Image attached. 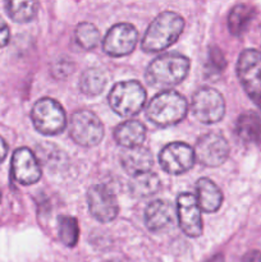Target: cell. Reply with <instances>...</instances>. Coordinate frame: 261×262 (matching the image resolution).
<instances>
[{"instance_id": "obj_10", "label": "cell", "mask_w": 261, "mask_h": 262, "mask_svg": "<svg viewBox=\"0 0 261 262\" xmlns=\"http://www.w3.org/2000/svg\"><path fill=\"white\" fill-rule=\"evenodd\" d=\"M87 202L92 216L101 223L113 222L119 211L114 192L104 184H96L89 189Z\"/></svg>"}, {"instance_id": "obj_18", "label": "cell", "mask_w": 261, "mask_h": 262, "mask_svg": "<svg viewBox=\"0 0 261 262\" xmlns=\"http://www.w3.org/2000/svg\"><path fill=\"white\" fill-rule=\"evenodd\" d=\"M114 138L127 148L140 147L146 138V128L138 120H128L115 128Z\"/></svg>"}, {"instance_id": "obj_33", "label": "cell", "mask_w": 261, "mask_h": 262, "mask_svg": "<svg viewBox=\"0 0 261 262\" xmlns=\"http://www.w3.org/2000/svg\"><path fill=\"white\" fill-rule=\"evenodd\" d=\"M0 201H2V193H0Z\"/></svg>"}, {"instance_id": "obj_23", "label": "cell", "mask_w": 261, "mask_h": 262, "mask_svg": "<svg viewBox=\"0 0 261 262\" xmlns=\"http://www.w3.org/2000/svg\"><path fill=\"white\" fill-rule=\"evenodd\" d=\"M5 9L14 22L26 23L36 17L38 4L36 2H8Z\"/></svg>"}, {"instance_id": "obj_26", "label": "cell", "mask_w": 261, "mask_h": 262, "mask_svg": "<svg viewBox=\"0 0 261 262\" xmlns=\"http://www.w3.org/2000/svg\"><path fill=\"white\" fill-rule=\"evenodd\" d=\"M209 61L212 66V68L217 72L223 71V69L225 68V66H227V61H225L224 55H223V53L217 48L210 49Z\"/></svg>"}, {"instance_id": "obj_7", "label": "cell", "mask_w": 261, "mask_h": 262, "mask_svg": "<svg viewBox=\"0 0 261 262\" xmlns=\"http://www.w3.org/2000/svg\"><path fill=\"white\" fill-rule=\"evenodd\" d=\"M69 135L77 145L92 147L104 137V125L92 112L79 110L72 115Z\"/></svg>"}, {"instance_id": "obj_19", "label": "cell", "mask_w": 261, "mask_h": 262, "mask_svg": "<svg viewBox=\"0 0 261 262\" xmlns=\"http://www.w3.org/2000/svg\"><path fill=\"white\" fill-rule=\"evenodd\" d=\"M235 133L245 143L260 145L261 143V120L255 113H245L241 115L235 124Z\"/></svg>"}, {"instance_id": "obj_11", "label": "cell", "mask_w": 261, "mask_h": 262, "mask_svg": "<svg viewBox=\"0 0 261 262\" xmlns=\"http://www.w3.org/2000/svg\"><path fill=\"white\" fill-rule=\"evenodd\" d=\"M159 161L164 171L173 176H179L188 171L193 166L194 151L187 143H169L160 151Z\"/></svg>"}, {"instance_id": "obj_22", "label": "cell", "mask_w": 261, "mask_h": 262, "mask_svg": "<svg viewBox=\"0 0 261 262\" xmlns=\"http://www.w3.org/2000/svg\"><path fill=\"white\" fill-rule=\"evenodd\" d=\"M160 188V179L154 173L140 174L137 177H133L129 183V189L133 196L136 197H148Z\"/></svg>"}, {"instance_id": "obj_13", "label": "cell", "mask_w": 261, "mask_h": 262, "mask_svg": "<svg viewBox=\"0 0 261 262\" xmlns=\"http://www.w3.org/2000/svg\"><path fill=\"white\" fill-rule=\"evenodd\" d=\"M177 212L181 229L187 237L197 238L202 234L201 209L194 194L181 193L177 200Z\"/></svg>"}, {"instance_id": "obj_4", "label": "cell", "mask_w": 261, "mask_h": 262, "mask_svg": "<svg viewBox=\"0 0 261 262\" xmlns=\"http://www.w3.org/2000/svg\"><path fill=\"white\" fill-rule=\"evenodd\" d=\"M146 102V90L140 82H119L109 94L110 107L120 117H133L141 112Z\"/></svg>"}, {"instance_id": "obj_8", "label": "cell", "mask_w": 261, "mask_h": 262, "mask_svg": "<svg viewBox=\"0 0 261 262\" xmlns=\"http://www.w3.org/2000/svg\"><path fill=\"white\" fill-rule=\"evenodd\" d=\"M192 113L199 122L214 124L224 117L225 102L219 91L211 87L200 89L192 99Z\"/></svg>"}, {"instance_id": "obj_9", "label": "cell", "mask_w": 261, "mask_h": 262, "mask_svg": "<svg viewBox=\"0 0 261 262\" xmlns=\"http://www.w3.org/2000/svg\"><path fill=\"white\" fill-rule=\"evenodd\" d=\"M138 32L135 26L129 23L114 25L102 41V49L105 53L114 58L125 56L130 54L137 43Z\"/></svg>"}, {"instance_id": "obj_28", "label": "cell", "mask_w": 261, "mask_h": 262, "mask_svg": "<svg viewBox=\"0 0 261 262\" xmlns=\"http://www.w3.org/2000/svg\"><path fill=\"white\" fill-rule=\"evenodd\" d=\"M71 60H59L58 63H56V67L53 69L54 73H56L58 72V74H56V77H59V78H63V77L68 76V74H71L72 72L67 71V69H64V66H67V64L69 63Z\"/></svg>"}, {"instance_id": "obj_6", "label": "cell", "mask_w": 261, "mask_h": 262, "mask_svg": "<svg viewBox=\"0 0 261 262\" xmlns=\"http://www.w3.org/2000/svg\"><path fill=\"white\" fill-rule=\"evenodd\" d=\"M237 74L250 99L261 109V53L253 49L242 51L237 61Z\"/></svg>"}, {"instance_id": "obj_25", "label": "cell", "mask_w": 261, "mask_h": 262, "mask_svg": "<svg viewBox=\"0 0 261 262\" xmlns=\"http://www.w3.org/2000/svg\"><path fill=\"white\" fill-rule=\"evenodd\" d=\"M76 40L84 50H92L100 42V32L92 23L82 22L76 28Z\"/></svg>"}, {"instance_id": "obj_24", "label": "cell", "mask_w": 261, "mask_h": 262, "mask_svg": "<svg viewBox=\"0 0 261 262\" xmlns=\"http://www.w3.org/2000/svg\"><path fill=\"white\" fill-rule=\"evenodd\" d=\"M59 239L67 247H74L79 238V227L77 219L72 216H60L58 219Z\"/></svg>"}, {"instance_id": "obj_5", "label": "cell", "mask_w": 261, "mask_h": 262, "mask_svg": "<svg viewBox=\"0 0 261 262\" xmlns=\"http://www.w3.org/2000/svg\"><path fill=\"white\" fill-rule=\"evenodd\" d=\"M31 119L36 129L45 136L59 135L63 132L67 124L63 106L50 97L40 99L33 105Z\"/></svg>"}, {"instance_id": "obj_21", "label": "cell", "mask_w": 261, "mask_h": 262, "mask_svg": "<svg viewBox=\"0 0 261 262\" xmlns=\"http://www.w3.org/2000/svg\"><path fill=\"white\" fill-rule=\"evenodd\" d=\"M255 17V9L247 4H237L230 10L228 17V27L232 35H242Z\"/></svg>"}, {"instance_id": "obj_2", "label": "cell", "mask_w": 261, "mask_h": 262, "mask_svg": "<svg viewBox=\"0 0 261 262\" xmlns=\"http://www.w3.org/2000/svg\"><path fill=\"white\" fill-rule=\"evenodd\" d=\"M189 60L178 53H168L154 59L146 71L148 84L156 89L177 86L187 77Z\"/></svg>"}, {"instance_id": "obj_1", "label": "cell", "mask_w": 261, "mask_h": 262, "mask_svg": "<svg viewBox=\"0 0 261 262\" xmlns=\"http://www.w3.org/2000/svg\"><path fill=\"white\" fill-rule=\"evenodd\" d=\"M183 27L184 20L178 13L170 10L160 13L148 26L141 42V48L146 53L165 50L178 40Z\"/></svg>"}, {"instance_id": "obj_12", "label": "cell", "mask_w": 261, "mask_h": 262, "mask_svg": "<svg viewBox=\"0 0 261 262\" xmlns=\"http://www.w3.org/2000/svg\"><path fill=\"white\" fill-rule=\"evenodd\" d=\"M194 156L205 166H219L229 156L228 141L219 133H207L196 143Z\"/></svg>"}, {"instance_id": "obj_15", "label": "cell", "mask_w": 261, "mask_h": 262, "mask_svg": "<svg viewBox=\"0 0 261 262\" xmlns=\"http://www.w3.org/2000/svg\"><path fill=\"white\" fill-rule=\"evenodd\" d=\"M153 163L154 159L151 155V151L148 148L142 147V146L125 148L120 154V164H122L123 169L133 177L148 173L151 166H153Z\"/></svg>"}, {"instance_id": "obj_3", "label": "cell", "mask_w": 261, "mask_h": 262, "mask_svg": "<svg viewBox=\"0 0 261 262\" xmlns=\"http://www.w3.org/2000/svg\"><path fill=\"white\" fill-rule=\"evenodd\" d=\"M187 110L186 99L178 92L168 90L151 99L146 107V117L159 127H170L184 119Z\"/></svg>"}, {"instance_id": "obj_16", "label": "cell", "mask_w": 261, "mask_h": 262, "mask_svg": "<svg viewBox=\"0 0 261 262\" xmlns=\"http://www.w3.org/2000/svg\"><path fill=\"white\" fill-rule=\"evenodd\" d=\"M174 209L168 201L155 200L145 210V224L151 232L166 229L173 223Z\"/></svg>"}, {"instance_id": "obj_30", "label": "cell", "mask_w": 261, "mask_h": 262, "mask_svg": "<svg viewBox=\"0 0 261 262\" xmlns=\"http://www.w3.org/2000/svg\"><path fill=\"white\" fill-rule=\"evenodd\" d=\"M8 154V145L7 142L4 141V138L0 137V163H2L3 160L5 159V156H7Z\"/></svg>"}, {"instance_id": "obj_17", "label": "cell", "mask_w": 261, "mask_h": 262, "mask_svg": "<svg viewBox=\"0 0 261 262\" xmlns=\"http://www.w3.org/2000/svg\"><path fill=\"white\" fill-rule=\"evenodd\" d=\"M197 202L202 211L215 212L219 210L223 202V193L219 187L209 178H201L197 181Z\"/></svg>"}, {"instance_id": "obj_31", "label": "cell", "mask_w": 261, "mask_h": 262, "mask_svg": "<svg viewBox=\"0 0 261 262\" xmlns=\"http://www.w3.org/2000/svg\"><path fill=\"white\" fill-rule=\"evenodd\" d=\"M206 262H224V256L216 255V256H214V257L210 258V260L206 261Z\"/></svg>"}, {"instance_id": "obj_32", "label": "cell", "mask_w": 261, "mask_h": 262, "mask_svg": "<svg viewBox=\"0 0 261 262\" xmlns=\"http://www.w3.org/2000/svg\"><path fill=\"white\" fill-rule=\"evenodd\" d=\"M106 262H124V261H120V260H110V261H106Z\"/></svg>"}, {"instance_id": "obj_29", "label": "cell", "mask_w": 261, "mask_h": 262, "mask_svg": "<svg viewBox=\"0 0 261 262\" xmlns=\"http://www.w3.org/2000/svg\"><path fill=\"white\" fill-rule=\"evenodd\" d=\"M242 262H261V253L258 251H250L243 256Z\"/></svg>"}, {"instance_id": "obj_20", "label": "cell", "mask_w": 261, "mask_h": 262, "mask_svg": "<svg viewBox=\"0 0 261 262\" xmlns=\"http://www.w3.org/2000/svg\"><path fill=\"white\" fill-rule=\"evenodd\" d=\"M107 83V74L100 68H90L82 73L79 78V90L87 96L101 94Z\"/></svg>"}, {"instance_id": "obj_14", "label": "cell", "mask_w": 261, "mask_h": 262, "mask_svg": "<svg viewBox=\"0 0 261 262\" xmlns=\"http://www.w3.org/2000/svg\"><path fill=\"white\" fill-rule=\"evenodd\" d=\"M13 178L23 186L36 183L41 178V168L35 154L27 147L14 151L12 158Z\"/></svg>"}, {"instance_id": "obj_27", "label": "cell", "mask_w": 261, "mask_h": 262, "mask_svg": "<svg viewBox=\"0 0 261 262\" xmlns=\"http://www.w3.org/2000/svg\"><path fill=\"white\" fill-rule=\"evenodd\" d=\"M9 27H8L7 23L0 18V48H4V46L7 45L8 41H9Z\"/></svg>"}]
</instances>
